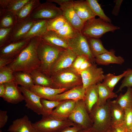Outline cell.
Wrapping results in <instances>:
<instances>
[{"instance_id":"d6a6232c","label":"cell","mask_w":132,"mask_h":132,"mask_svg":"<svg viewBox=\"0 0 132 132\" xmlns=\"http://www.w3.org/2000/svg\"><path fill=\"white\" fill-rule=\"evenodd\" d=\"M90 51L95 57L98 55L107 53L109 51L106 49L99 38L87 37Z\"/></svg>"},{"instance_id":"681fc988","label":"cell","mask_w":132,"mask_h":132,"mask_svg":"<svg viewBox=\"0 0 132 132\" xmlns=\"http://www.w3.org/2000/svg\"><path fill=\"white\" fill-rule=\"evenodd\" d=\"M93 64L88 60H85L81 64L77 72L79 73L86 69Z\"/></svg>"},{"instance_id":"ffe728a7","label":"cell","mask_w":132,"mask_h":132,"mask_svg":"<svg viewBox=\"0 0 132 132\" xmlns=\"http://www.w3.org/2000/svg\"><path fill=\"white\" fill-rule=\"evenodd\" d=\"M30 90L41 98L51 100L56 95L68 90L66 88H55L35 85Z\"/></svg>"},{"instance_id":"8fae6325","label":"cell","mask_w":132,"mask_h":132,"mask_svg":"<svg viewBox=\"0 0 132 132\" xmlns=\"http://www.w3.org/2000/svg\"><path fill=\"white\" fill-rule=\"evenodd\" d=\"M82 79L83 86L85 89L93 84L103 81L105 75L102 69L94 63L79 73Z\"/></svg>"},{"instance_id":"30bf717a","label":"cell","mask_w":132,"mask_h":132,"mask_svg":"<svg viewBox=\"0 0 132 132\" xmlns=\"http://www.w3.org/2000/svg\"><path fill=\"white\" fill-rule=\"evenodd\" d=\"M68 119L84 129L91 128L93 124L84 101L82 100L76 102L75 108Z\"/></svg>"},{"instance_id":"5b68a950","label":"cell","mask_w":132,"mask_h":132,"mask_svg":"<svg viewBox=\"0 0 132 132\" xmlns=\"http://www.w3.org/2000/svg\"><path fill=\"white\" fill-rule=\"evenodd\" d=\"M32 124L37 132H60L75 124L68 119H61L52 114L42 116L40 120Z\"/></svg>"},{"instance_id":"52a82bcc","label":"cell","mask_w":132,"mask_h":132,"mask_svg":"<svg viewBox=\"0 0 132 132\" xmlns=\"http://www.w3.org/2000/svg\"><path fill=\"white\" fill-rule=\"evenodd\" d=\"M70 49L77 56H84L93 63H95V58L90 48L87 37L81 32L76 30L72 37L66 40Z\"/></svg>"},{"instance_id":"484cf974","label":"cell","mask_w":132,"mask_h":132,"mask_svg":"<svg viewBox=\"0 0 132 132\" xmlns=\"http://www.w3.org/2000/svg\"><path fill=\"white\" fill-rule=\"evenodd\" d=\"M98 99L97 84L91 85L86 89L85 97L84 101L89 114L94 106L97 103Z\"/></svg>"},{"instance_id":"7402d4cb","label":"cell","mask_w":132,"mask_h":132,"mask_svg":"<svg viewBox=\"0 0 132 132\" xmlns=\"http://www.w3.org/2000/svg\"><path fill=\"white\" fill-rule=\"evenodd\" d=\"M95 58V63L99 65H107L111 64L122 65L125 61L122 57L115 55V51L113 49L96 56Z\"/></svg>"},{"instance_id":"11a10c76","label":"cell","mask_w":132,"mask_h":132,"mask_svg":"<svg viewBox=\"0 0 132 132\" xmlns=\"http://www.w3.org/2000/svg\"><path fill=\"white\" fill-rule=\"evenodd\" d=\"M112 128L111 127L106 132H111Z\"/></svg>"},{"instance_id":"ee69618b","label":"cell","mask_w":132,"mask_h":132,"mask_svg":"<svg viewBox=\"0 0 132 132\" xmlns=\"http://www.w3.org/2000/svg\"><path fill=\"white\" fill-rule=\"evenodd\" d=\"M87 59L84 56H77L71 67L77 71L81 64Z\"/></svg>"},{"instance_id":"4dcf8cb0","label":"cell","mask_w":132,"mask_h":132,"mask_svg":"<svg viewBox=\"0 0 132 132\" xmlns=\"http://www.w3.org/2000/svg\"><path fill=\"white\" fill-rule=\"evenodd\" d=\"M14 81L18 85L30 89L34 85L30 73L22 71L14 72Z\"/></svg>"},{"instance_id":"c3c4849f","label":"cell","mask_w":132,"mask_h":132,"mask_svg":"<svg viewBox=\"0 0 132 132\" xmlns=\"http://www.w3.org/2000/svg\"><path fill=\"white\" fill-rule=\"evenodd\" d=\"M111 128L114 132H126L127 129L124 122L114 127H111Z\"/></svg>"},{"instance_id":"f5cc1de1","label":"cell","mask_w":132,"mask_h":132,"mask_svg":"<svg viewBox=\"0 0 132 132\" xmlns=\"http://www.w3.org/2000/svg\"><path fill=\"white\" fill-rule=\"evenodd\" d=\"M78 132H97L91 128L87 129H82L79 130Z\"/></svg>"},{"instance_id":"d4e9b609","label":"cell","mask_w":132,"mask_h":132,"mask_svg":"<svg viewBox=\"0 0 132 132\" xmlns=\"http://www.w3.org/2000/svg\"><path fill=\"white\" fill-rule=\"evenodd\" d=\"M110 105L111 118V127L113 128L123 122L124 110L114 100L110 101Z\"/></svg>"},{"instance_id":"7bdbcfd3","label":"cell","mask_w":132,"mask_h":132,"mask_svg":"<svg viewBox=\"0 0 132 132\" xmlns=\"http://www.w3.org/2000/svg\"><path fill=\"white\" fill-rule=\"evenodd\" d=\"M124 123L127 129L132 128V108L124 110Z\"/></svg>"},{"instance_id":"9f6ffc18","label":"cell","mask_w":132,"mask_h":132,"mask_svg":"<svg viewBox=\"0 0 132 132\" xmlns=\"http://www.w3.org/2000/svg\"><path fill=\"white\" fill-rule=\"evenodd\" d=\"M111 132H114V131L113 130H112V131H111Z\"/></svg>"},{"instance_id":"9a60e30c","label":"cell","mask_w":132,"mask_h":132,"mask_svg":"<svg viewBox=\"0 0 132 132\" xmlns=\"http://www.w3.org/2000/svg\"><path fill=\"white\" fill-rule=\"evenodd\" d=\"M3 84L5 91L2 98L4 100L12 104H17L24 100L19 87L14 81Z\"/></svg>"},{"instance_id":"b9f144b4","label":"cell","mask_w":132,"mask_h":132,"mask_svg":"<svg viewBox=\"0 0 132 132\" xmlns=\"http://www.w3.org/2000/svg\"><path fill=\"white\" fill-rule=\"evenodd\" d=\"M127 70V73L124 77L117 93L121 91L125 87H132V69L129 68Z\"/></svg>"},{"instance_id":"7a4b0ae2","label":"cell","mask_w":132,"mask_h":132,"mask_svg":"<svg viewBox=\"0 0 132 132\" xmlns=\"http://www.w3.org/2000/svg\"><path fill=\"white\" fill-rule=\"evenodd\" d=\"M65 49L51 45L39 37L37 51L41 65L38 69L50 77V71L52 65Z\"/></svg>"},{"instance_id":"f546056e","label":"cell","mask_w":132,"mask_h":132,"mask_svg":"<svg viewBox=\"0 0 132 132\" xmlns=\"http://www.w3.org/2000/svg\"><path fill=\"white\" fill-rule=\"evenodd\" d=\"M30 0H0V8L15 14Z\"/></svg>"},{"instance_id":"816d5d0a","label":"cell","mask_w":132,"mask_h":132,"mask_svg":"<svg viewBox=\"0 0 132 132\" xmlns=\"http://www.w3.org/2000/svg\"><path fill=\"white\" fill-rule=\"evenodd\" d=\"M5 87L4 84H0V97L2 98L4 94Z\"/></svg>"},{"instance_id":"f6af8a7d","label":"cell","mask_w":132,"mask_h":132,"mask_svg":"<svg viewBox=\"0 0 132 132\" xmlns=\"http://www.w3.org/2000/svg\"><path fill=\"white\" fill-rule=\"evenodd\" d=\"M8 117L6 111L0 110V128L3 127L7 123Z\"/></svg>"},{"instance_id":"60d3db41","label":"cell","mask_w":132,"mask_h":132,"mask_svg":"<svg viewBox=\"0 0 132 132\" xmlns=\"http://www.w3.org/2000/svg\"><path fill=\"white\" fill-rule=\"evenodd\" d=\"M12 70L7 66L0 68V84L14 81Z\"/></svg>"},{"instance_id":"836d02e7","label":"cell","mask_w":132,"mask_h":132,"mask_svg":"<svg viewBox=\"0 0 132 132\" xmlns=\"http://www.w3.org/2000/svg\"><path fill=\"white\" fill-rule=\"evenodd\" d=\"M114 100L124 110L132 108V87L127 88L126 92L121 93Z\"/></svg>"},{"instance_id":"44dd1931","label":"cell","mask_w":132,"mask_h":132,"mask_svg":"<svg viewBox=\"0 0 132 132\" xmlns=\"http://www.w3.org/2000/svg\"><path fill=\"white\" fill-rule=\"evenodd\" d=\"M76 101L71 100L63 101L53 110L52 114L59 118L68 119L75 107Z\"/></svg>"},{"instance_id":"bcb514c9","label":"cell","mask_w":132,"mask_h":132,"mask_svg":"<svg viewBox=\"0 0 132 132\" xmlns=\"http://www.w3.org/2000/svg\"><path fill=\"white\" fill-rule=\"evenodd\" d=\"M82 129L80 126L75 124L73 126L66 128L60 132H78Z\"/></svg>"},{"instance_id":"8992f818","label":"cell","mask_w":132,"mask_h":132,"mask_svg":"<svg viewBox=\"0 0 132 132\" xmlns=\"http://www.w3.org/2000/svg\"><path fill=\"white\" fill-rule=\"evenodd\" d=\"M120 28L99 18H95L85 22L81 32L87 37L99 38L107 32H113Z\"/></svg>"},{"instance_id":"f35d334b","label":"cell","mask_w":132,"mask_h":132,"mask_svg":"<svg viewBox=\"0 0 132 132\" xmlns=\"http://www.w3.org/2000/svg\"><path fill=\"white\" fill-rule=\"evenodd\" d=\"M75 32L76 29L67 21L59 30L56 32L60 36L66 40L73 37Z\"/></svg>"},{"instance_id":"ac0fdd59","label":"cell","mask_w":132,"mask_h":132,"mask_svg":"<svg viewBox=\"0 0 132 132\" xmlns=\"http://www.w3.org/2000/svg\"><path fill=\"white\" fill-rule=\"evenodd\" d=\"M26 115L13 121L7 131L9 132H37Z\"/></svg>"},{"instance_id":"4316f807","label":"cell","mask_w":132,"mask_h":132,"mask_svg":"<svg viewBox=\"0 0 132 132\" xmlns=\"http://www.w3.org/2000/svg\"><path fill=\"white\" fill-rule=\"evenodd\" d=\"M40 3L39 0H30L16 13L18 22L30 18L33 10Z\"/></svg>"},{"instance_id":"277c9868","label":"cell","mask_w":132,"mask_h":132,"mask_svg":"<svg viewBox=\"0 0 132 132\" xmlns=\"http://www.w3.org/2000/svg\"><path fill=\"white\" fill-rule=\"evenodd\" d=\"M89 115L93 123L91 128L97 132H106L111 126L109 100L100 105L96 104Z\"/></svg>"},{"instance_id":"4fadbf2b","label":"cell","mask_w":132,"mask_h":132,"mask_svg":"<svg viewBox=\"0 0 132 132\" xmlns=\"http://www.w3.org/2000/svg\"><path fill=\"white\" fill-rule=\"evenodd\" d=\"M30 39L13 42L0 48V58L14 59L27 46Z\"/></svg>"},{"instance_id":"e0dca14e","label":"cell","mask_w":132,"mask_h":132,"mask_svg":"<svg viewBox=\"0 0 132 132\" xmlns=\"http://www.w3.org/2000/svg\"><path fill=\"white\" fill-rule=\"evenodd\" d=\"M35 21L30 18L18 22L13 27L11 42L22 40L29 31Z\"/></svg>"},{"instance_id":"83f0119b","label":"cell","mask_w":132,"mask_h":132,"mask_svg":"<svg viewBox=\"0 0 132 132\" xmlns=\"http://www.w3.org/2000/svg\"><path fill=\"white\" fill-rule=\"evenodd\" d=\"M17 22L15 14L0 8V28L13 27Z\"/></svg>"},{"instance_id":"ba28073f","label":"cell","mask_w":132,"mask_h":132,"mask_svg":"<svg viewBox=\"0 0 132 132\" xmlns=\"http://www.w3.org/2000/svg\"><path fill=\"white\" fill-rule=\"evenodd\" d=\"M54 2L60 6L62 16L76 30L81 32L85 22L79 17L74 9V0H48Z\"/></svg>"},{"instance_id":"7dc6e473","label":"cell","mask_w":132,"mask_h":132,"mask_svg":"<svg viewBox=\"0 0 132 132\" xmlns=\"http://www.w3.org/2000/svg\"><path fill=\"white\" fill-rule=\"evenodd\" d=\"M122 1L123 0H116L115 1V4L112 11L113 15L117 16L118 15L120 6Z\"/></svg>"},{"instance_id":"74e56055","label":"cell","mask_w":132,"mask_h":132,"mask_svg":"<svg viewBox=\"0 0 132 132\" xmlns=\"http://www.w3.org/2000/svg\"><path fill=\"white\" fill-rule=\"evenodd\" d=\"M41 101L42 106L41 115L42 116L52 114L53 109L62 101L49 100L43 98L41 99Z\"/></svg>"},{"instance_id":"9c48e42d","label":"cell","mask_w":132,"mask_h":132,"mask_svg":"<svg viewBox=\"0 0 132 132\" xmlns=\"http://www.w3.org/2000/svg\"><path fill=\"white\" fill-rule=\"evenodd\" d=\"M61 15H62V12L60 8L47 0L44 3H40L34 9L30 18L34 21L49 20Z\"/></svg>"},{"instance_id":"5bb4252c","label":"cell","mask_w":132,"mask_h":132,"mask_svg":"<svg viewBox=\"0 0 132 132\" xmlns=\"http://www.w3.org/2000/svg\"><path fill=\"white\" fill-rule=\"evenodd\" d=\"M19 88L24 97L25 106L37 114H41L42 107L41 98L30 89L21 86Z\"/></svg>"},{"instance_id":"7c38bea8","label":"cell","mask_w":132,"mask_h":132,"mask_svg":"<svg viewBox=\"0 0 132 132\" xmlns=\"http://www.w3.org/2000/svg\"><path fill=\"white\" fill-rule=\"evenodd\" d=\"M77 57V55L70 49H65L52 65L50 71L51 76L63 69L70 67Z\"/></svg>"},{"instance_id":"1f68e13d","label":"cell","mask_w":132,"mask_h":132,"mask_svg":"<svg viewBox=\"0 0 132 132\" xmlns=\"http://www.w3.org/2000/svg\"><path fill=\"white\" fill-rule=\"evenodd\" d=\"M30 74L34 85L52 88L53 81L50 77L38 69L33 71Z\"/></svg>"},{"instance_id":"db71d44e","label":"cell","mask_w":132,"mask_h":132,"mask_svg":"<svg viewBox=\"0 0 132 132\" xmlns=\"http://www.w3.org/2000/svg\"><path fill=\"white\" fill-rule=\"evenodd\" d=\"M126 132H132V128L127 129Z\"/></svg>"},{"instance_id":"d6986e66","label":"cell","mask_w":132,"mask_h":132,"mask_svg":"<svg viewBox=\"0 0 132 132\" xmlns=\"http://www.w3.org/2000/svg\"><path fill=\"white\" fill-rule=\"evenodd\" d=\"M73 4L76 13L80 18L84 22L95 18L96 16L86 0L74 1Z\"/></svg>"},{"instance_id":"ab89813d","label":"cell","mask_w":132,"mask_h":132,"mask_svg":"<svg viewBox=\"0 0 132 132\" xmlns=\"http://www.w3.org/2000/svg\"><path fill=\"white\" fill-rule=\"evenodd\" d=\"M13 28H0V48L11 42Z\"/></svg>"},{"instance_id":"cb8c5ba5","label":"cell","mask_w":132,"mask_h":132,"mask_svg":"<svg viewBox=\"0 0 132 132\" xmlns=\"http://www.w3.org/2000/svg\"><path fill=\"white\" fill-rule=\"evenodd\" d=\"M40 38L45 42L53 46L64 49L69 48L66 40L60 36L55 31H48Z\"/></svg>"},{"instance_id":"6f0895ef","label":"cell","mask_w":132,"mask_h":132,"mask_svg":"<svg viewBox=\"0 0 132 132\" xmlns=\"http://www.w3.org/2000/svg\"><path fill=\"white\" fill-rule=\"evenodd\" d=\"M0 132H2V130H0Z\"/></svg>"},{"instance_id":"8d00e7d4","label":"cell","mask_w":132,"mask_h":132,"mask_svg":"<svg viewBox=\"0 0 132 132\" xmlns=\"http://www.w3.org/2000/svg\"><path fill=\"white\" fill-rule=\"evenodd\" d=\"M67 22V21L62 15L59 16L52 19L47 20V30L48 31L57 32Z\"/></svg>"},{"instance_id":"2e32d148","label":"cell","mask_w":132,"mask_h":132,"mask_svg":"<svg viewBox=\"0 0 132 132\" xmlns=\"http://www.w3.org/2000/svg\"><path fill=\"white\" fill-rule=\"evenodd\" d=\"M86 89L83 86L77 87L68 90L55 96L52 100L61 101L68 100L77 101L84 100L85 97Z\"/></svg>"},{"instance_id":"f1b7e54d","label":"cell","mask_w":132,"mask_h":132,"mask_svg":"<svg viewBox=\"0 0 132 132\" xmlns=\"http://www.w3.org/2000/svg\"><path fill=\"white\" fill-rule=\"evenodd\" d=\"M98 99L96 104L100 105L106 103L109 99L117 98V95L104 84L101 82L97 84Z\"/></svg>"},{"instance_id":"603a6c76","label":"cell","mask_w":132,"mask_h":132,"mask_svg":"<svg viewBox=\"0 0 132 132\" xmlns=\"http://www.w3.org/2000/svg\"><path fill=\"white\" fill-rule=\"evenodd\" d=\"M47 20L35 21L28 32L22 40L31 39L36 37H40L47 31Z\"/></svg>"},{"instance_id":"6da1fadb","label":"cell","mask_w":132,"mask_h":132,"mask_svg":"<svg viewBox=\"0 0 132 132\" xmlns=\"http://www.w3.org/2000/svg\"><path fill=\"white\" fill-rule=\"evenodd\" d=\"M39 38L31 39L27 46L7 66L14 72L20 71L30 73L38 69L41 65L37 51Z\"/></svg>"},{"instance_id":"f907efd6","label":"cell","mask_w":132,"mask_h":132,"mask_svg":"<svg viewBox=\"0 0 132 132\" xmlns=\"http://www.w3.org/2000/svg\"><path fill=\"white\" fill-rule=\"evenodd\" d=\"M14 59L0 58V68L7 66L10 64Z\"/></svg>"},{"instance_id":"3957f363","label":"cell","mask_w":132,"mask_h":132,"mask_svg":"<svg viewBox=\"0 0 132 132\" xmlns=\"http://www.w3.org/2000/svg\"><path fill=\"white\" fill-rule=\"evenodd\" d=\"M50 77L54 88L69 90L83 85L80 74L71 67L51 75Z\"/></svg>"},{"instance_id":"e575fe53","label":"cell","mask_w":132,"mask_h":132,"mask_svg":"<svg viewBox=\"0 0 132 132\" xmlns=\"http://www.w3.org/2000/svg\"><path fill=\"white\" fill-rule=\"evenodd\" d=\"M127 72V70L123 72L122 73L117 76L110 73L105 75L104 77L102 83L113 91L116 84L121 78L125 76Z\"/></svg>"},{"instance_id":"d590c367","label":"cell","mask_w":132,"mask_h":132,"mask_svg":"<svg viewBox=\"0 0 132 132\" xmlns=\"http://www.w3.org/2000/svg\"><path fill=\"white\" fill-rule=\"evenodd\" d=\"M96 16H98L99 18L109 23H111V21L104 13L100 5L97 0H86Z\"/></svg>"}]
</instances>
